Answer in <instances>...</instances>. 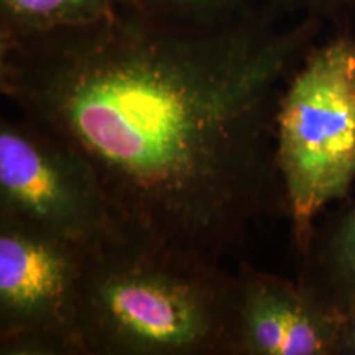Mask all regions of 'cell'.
Here are the masks:
<instances>
[{
  "instance_id": "cell-6",
  "label": "cell",
  "mask_w": 355,
  "mask_h": 355,
  "mask_svg": "<svg viewBox=\"0 0 355 355\" xmlns=\"http://www.w3.org/2000/svg\"><path fill=\"white\" fill-rule=\"evenodd\" d=\"M343 322L300 283L248 265L237 273L235 355H337Z\"/></svg>"
},
{
  "instance_id": "cell-1",
  "label": "cell",
  "mask_w": 355,
  "mask_h": 355,
  "mask_svg": "<svg viewBox=\"0 0 355 355\" xmlns=\"http://www.w3.org/2000/svg\"><path fill=\"white\" fill-rule=\"evenodd\" d=\"M322 20L260 10L217 28L125 7L0 40V91L91 168L132 239L220 261L285 211L277 110Z\"/></svg>"
},
{
  "instance_id": "cell-4",
  "label": "cell",
  "mask_w": 355,
  "mask_h": 355,
  "mask_svg": "<svg viewBox=\"0 0 355 355\" xmlns=\"http://www.w3.org/2000/svg\"><path fill=\"white\" fill-rule=\"evenodd\" d=\"M0 216L86 255L130 237L91 168L24 117L0 123Z\"/></svg>"
},
{
  "instance_id": "cell-10",
  "label": "cell",
  "mask_w": 355,
  "mask_h": 355,
  "mask_svg": "<svg viewBox=\"0 0 355 355\" xmlns=\"http://www.w3.org/2000/svg\"><path fill=\"white\" fill-rule=\"evenodd\" d=\"M265 10L278 19L282 15L314 17L322 21L345 20L355 10V0H266Z\"/></svg>"
},
{
  "instance_id": "cell-2",
  "label": "cell",
  "mask_w": 355,
  "mask_h": 355,
  "mask_svg": "<svg viewBox=\"0 0 355 355\" xmlns=\"http://www.w3.org/2000/svg\"><path fill=\"white\" fill-rule=\"evenodd\" d=\"M237 275L220 261L128 237L86 255V355H235Z\"/></svg>"
},
{
  "instance_id": "cell-7",
  "label": "cell",
  "mask_w": 355,
  "mask_h": 355,
  "mask_svg": "<svg viewBox=\"0 0 355 355\" xmlns=\"http://www.w3.org/2000/svg\"><path fill=\"white\" fill-rule=\"evenodd\" d=\"M298 283L319 303L347 313L355 301V206L321 237L313 235Z\"/></svg>"
},
{
  "instance_id": "cell-5",
  "label": "cell",
  "mask_w": 355,
  "mask_h": 355,
  "mask_svg": "<svg viewBox=\"0 0 355 355\" xmlns=\"http://www.w3.org/2000/svg\"><path fill=\"white\" fill-rule=\"evenodd\" d=\"M84 259L76 247L0 216V354L86 355Z\"/></svg>"
},
{
  "instance_id": "cell-8",
  "label": "cell",
  "mask_w": 355,
  "mask_h": 355,
  "mask_svg": "<svg viewBox=\"0 0 355 355\" xmlns=\"http://www.w3.org/2000/svg\"><path fill=\"white\" fill-rule=\"evenodd\" d=\"M127 6L128 0H0V40L97 24Z\"/></svg>"
},
{
  "instance_id": "cell-9",
  "label": "cell",
  "mask_w": 355,
  "mask_h": 355,
  "mask_svg": "<svg viewBox=\"0 0 355 355\" xmlns=\"http://www.w3.org/2000/svg\"><path fill=\"white\" fill-rule=\"evenodd\" d=\"M128 7L159 24L217 28L259 13L252 0H128Z\"/></svg>"
},
{
  "instance_id": "cell-11",
  "label": "cell",
  "mask_w": 355,
  "mask_h": 355,
  "mask_svg": "<svg viewBox=\"0 0 355 355\" xmlns=\"http://www.w3.org/2000/svg\"><path fill=\"white\" fill-rule=\"evenodd\" d=\"M337 355H355V301L344 314Z\"/></svg>"
},
{
  "instance_id": "cell-3",
  "label": "cell",
  "mask_w": 355,
  "mask_h": 355,
  "mask_svg": "<svg viewBox=\"0 0 355 355\" xmlns=\"http://www.w3.org/2000/svg\"><path fill=\"white\" fill-rule=\"evenodd\" d=\"M277 165L293 242L303 257L314 219L355 181V37L313 44L288 79L277 110Z\"/></svg>"
}]
</instances>
